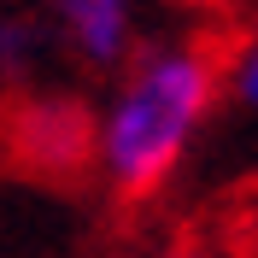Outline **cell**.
Here are the masks:
<instances>
[{
  "mask_svg": "<svg viewBox=\"0 0 258 258\" xmlns=\"http://www.w3.org/2000/svg\"><path fill=\"white\" fill-rule=\"evenodd\" d=\"M170 6H182V12H229V6H241V0H170Z\"/></svg>",
  "mask_w": 258,
  "mask_h": 258,
  "instance_id": "obj_6",
  "label": "cell"
},
{
  "mask_svg": "<svg viewBox=\"0 0 258 258\" xmlns=\"http://www.w3.org/2000/svg\"><path fill=\"white\" fill-rule=\"evenodd\" d=\"M223 88V59L206 41H141L94 106V176L117 200H153L188 159Z\"/></svg>",
  "mask_w": 258,
  "mask_h": 258,
  "instance_id": "obj_1",
  "label": "cell"
},
{
  "mask_svg": "<svg viewBox=\"0 0 258 258\" xmlns=\"http://www.w3.org/2000/svg\"><path fill=\"white\" fill-rule=\"evenodd\" d=\"M223 88H229L235 106H252L258 112V24L246 30L241 47H235V59H229V71H223Z\"/></svg>",
  "mask_w": 258,
  "mask_h": 258,
  "instance_id": "obj_5",
  "label": "cell"
},
{
  "mask_svg": "<svg viewBox=\"0 0 258 258\" xmlns=\"http://www.w3.org/2000/svg\"><path fill=\"white\" fill-rule=\"evenodd\" d=\"M47 24L30 12H0V100L6 94H24L35 77V64L47 53Z\"/></svg>",
  "mask_w": 258,
  "mask_h": 258,
  "instance_id": "obj_4",
  "label": "cell"
},
{
  "mask_svg": "<svg viewBox=\"0 0 258 258\" xmlns=\"http://www.w3.org/2000/svg\"><path fill=\"white\" fill-rule=\"evenodd\" d=\"M47 35L82 71L117 77L141 47V0H47Z\"/></svg>",
  "mask_w": 258,
  "mask_h": 258,
  "instance_id": "obj_3",
  "label": "cell"
},
{
  "mask_svg": "<svg viewBox=\"0 0 258 258\" xmlns=\"http://www.w3.org/2000/svg\"><path fill=\"white\" fill-rule=\"evenodd\" d=\"M153 258H211L206 246H164V252H153Z\"/></svg>",
  "mask_w": 258,
  "mask_h": 258,
  "instance_id": "obj_7",
  "label": "cell"
},
{
  "mask_svg": "<svg viewBox=\"0 0 258 258\" xmlns=\"http://www.w3.org/2000/svg\"><path fill=\"white\" fill-rule=\"evenodd\" d=\"M0 164L30 182H82L94 170V106L64 88L0 100Z\"/></svg>",
  "mask_w": 258,
  "mask_h": 258,
  "instance_id": "obj_2",
  "label": "cell"
}]
</instances>
